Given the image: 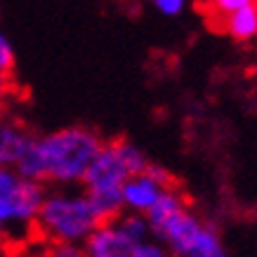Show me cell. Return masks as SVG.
Listing matches in <instances>:
<instances>
[{"instance_id":"6da1fadb","label":"cell","mask_w":257,"mask_h":257,"mask_svg":"<svg viewBox=\"0 0 257 257\" xmlns=\"http://www.w3.org/2000/svg\"><path fill=\"white\" fill-rule=\"evenodd\" d=\"M101 142L104 140L90 127L69 125L33 137V144L15 170L24 177L38 179L45 187H78Z\"/></svg>"},{"instance_id":"7a4b0ae2","label":"cell","mask_w":257,"mask_h":257,"mask_svg":"<svg viewBox=\"0 0 257 257\" xmlns=\"http://www.w3.org/2000/svg\"><path fill=\"white\" fill-rule=\"evenodd\" d=\"M151 163L147 154L137 144L127 140L101 142L99 151L94 154L92 163L87 165L80 187L87 194L90 203L101 219L116 217L123 210L120 203V189L125 179L133 177L135 172L144 170Z\"/></svg>"},{"instance_id":"3957f363","label":"cell","mask_w":257,"mask_h":257,"mask_svg":"<svg viewBox=\"0 0 257 257\" xmlns=\"http://www.w3.org/2000/svg\"><path fill=\"white\" fill-rule=\"evenodd\" d=\"M99 222L101 217L83 189L52 187L45 191L38 208L33 238L45 243H83Z\"/></svg>"},{"instance_id":"277c9868","label":"cell","mask_w":257,"mask_h":257,"mask_svg":"<svg viewBox=\"0 0 257 257\" xmlns=\"http://www.w3.org/2000/svg\"><path fill=\"white\" fill-rule=\"evenodd\" d=\"M47 187L0 165V241L19 245L33 238V222Z\"/></svg>"},{"instance_id":"5b68a950","label":"cell","mask_w":257,"mask_h":257,"mask_svg":"<svg viewBox=\"0 0 257 257\" xmlns=\"http://www.w3.org/2000/svg\"><path fill=\"white\" fill-rule=\"evenodd\" d=\"M175 184L172 175L161 165L149 163L144 170L135 172L133 177L125 179L123 189H120V203L123 210L130 212H144L158 201V196L163 194L168 187Z\"/></svg>"},{"instance_id":"8992f818","label":"cell","mask_w":257,"mask_h":257,"mask_svg":"<svg viewBox=\"0 0 257 257\" xmlns=\"http://www.w3.org/2000/svg\"><path fill=\"white\" fill-rule=\"evenodd\" d=\"M135 243L120 231V226L111 219H101L90 236L83 241L87 257H130Z\"/></svg>"},{"instance_id":"52a82bcc","label":"cell","mask_w":257,"mask_h":257,"mask_svg":"<svg viewBox=\"0 0 257 257\" xmlns=\"http://www.w3.org/2000/svg\"><path fill=\"white\" fill-rule=\"evenodd\" d=\"M33 137L29 127H24L15 118H0V165L17 168L24 154L33 144Z\"/></svg>"},{"instance_id":"ba28073f","label":"cell","mask_w":257,"mask_h":257,"mask_svg":"<svg viewBox=\"0 0 257 257\" xmlns=\"http://www.w3.org/2000/svg\"><path fill=\"white\" fill-rule=\"evenodd\" d=\"M215 26L222 33H226L231 40L241 43V45L257 43V0L250 3V5L234 10V12H229Z\"/></svg>"},{"instance_id":"9c48e42d","label":"cell","mask_w":257,"mask_h":257,"mask_svg":"<svg viewBox=\"0 0 257 257\" xmlns=\"http://www.w3.org/2000/svg\"><path fill=\"white\" fill-rule=\"evenodd\" d=\"M113 222L120 226V231H123V234L127 236L133 243H140V241H144V238H149V236H151L149 224H147V217H144L142 212L120 210L116 217H113Z\"/></svg>"},{"instance_id":"30bf717a","label":"cell","mask_w":257,"mask_h":257,"mask_svg":"<svg viewBox=\"0 0 257 257\" xmlns=\"http://www.w3.org/2000/svg\"><path fill=\"white\" fill-rule=\"evenodd\" d=\"M43 250H40V257H87L83 243H45L40 241Z\"/></svg>"},{"instance_id":"8fae6325","label":"cell","mask_w":257,"mask_h":257,"mask_svg":"<svg viewBox=\"0 0 257 257\" xmlns=\"http://www.w3.org/2000/svg\"><path fill=\"white\" fill-rule=\"evenodd\" d=\"M250 3H255V0H205V15L210 24H217L222 17L243 8V5H250Z\"/></svg>"},{"instance_id":"7c38bea8","label":"cell","mask_w":257,"mask_h":257,"mask_svg":"<svg viewBox=\"0 0 257 257\" xmlns=\"http://www.w3.org/2000/svg\"><path fill=\"white\" fill-rule=\"evenodd\" d=\"M130 257H175V255L168 250L165 243H161L158 238H154V236H149L144 241L135 243Z\"/></svg>"},{"instance_id":"4fadbf2b","label":"cell","mask_w":257,"mask_h":257,"mask_svg":"<svg viewBox=\"0 0 257 257\" xmlns=\"http://www.w3.org/2000/svg\"><path fill=\"white\" fill-rule=\"evenodd\" d=\"M15 92H17V87H15V78H12V71L0 66V111L12 101Z\"/></svg>"},{"instance_id":"5bb4252c","label":"cell","mask_w":257,"mask_h":257,"mask_svg":"<svg viewBox=\"0 0 257 257\" xmlns=\"http://www.w3.org/2000/svg\"><path fill=\"white\" fill-rule=\"evenodd\" d=\"M149 3L163 17H179L187 10V0H149Z\"/></svg>"},{"instance_id":"9a60e30c","label":"cell","mask_w":257,"mask_h":257,"mask_svg":"<svg viewBox=\"0 0 257 257\" xmlns=\"http://www.w3.org/2000/svg\"><path fill=\"white\" fill-rule=\"evenodd\" d=\"M15 62H17L15 47H12L10 38L3 33V29H0V66H3V69H8V71H12L15 69Z\"/></svg>"},{"instance_id":"2e32d148","label":"cell","mask_w":257,"mask_h":257,"mask_svg":"<svg viewBox=\"0 0 257 257\" xmlns=\"http://www.w3.org/2000/svg\"><path fill=\"white\" fill-rule=\"evenodd\" d=\"M0 257H19V245H12L8 241H0Z\"/></svg>"},{"instance_id":"e0dca14e","label":"cell","mask_w":257,"mask_h":257,"mask_svg":"<svg viewBox=\"0 0 257 257\" xmlns=\"http://www.w3.org/2000/svg\"><path fill=\"white\" fill-rule=\"evenodd\" d=\"M212 257H229L226 252H219V255H212Z\"/></svg>"}]
</instances>
